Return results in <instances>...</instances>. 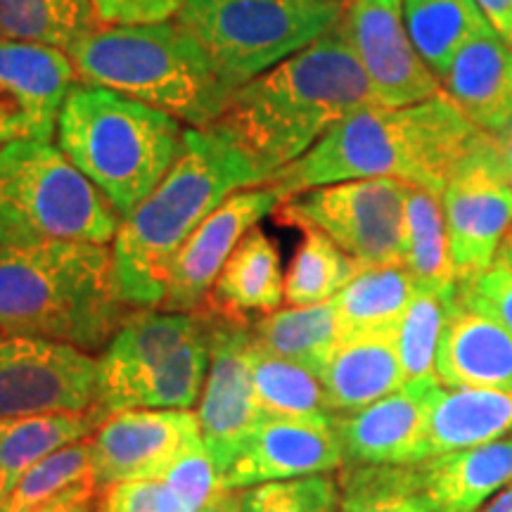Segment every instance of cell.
Wrapping results in <instances>:
<instances>
[{
    "label": "cell",
    "instance_id": "obj_43",
    "mask_svg": "<svg viewBox=\"0 0 512 512\" xmlns=\"http://www.w3.org/2000/svg\"><path fill=\"white\" fill-rule=\"evenodd\" d=\"M484 17L489 19L491 27L501 34L505 41L512 43V0H477Z\"/></svg>",
    "mask_w": 512,
    "mask_h": 512
},
{
    "label": "cell",
    "instance_id": "obj_32",
    "mask_svg": "<svg viewBox=\"0 0 512 512\" xmlns=\"http://www.w3.org/2000/svg\"><path fill=\"white\" fill-rule=\"evenodd\" d=\"M252 337L259 347L320 377L339 339L335 306L323 302L266 313L252 320Z\"/></svg>",
    "mask_w": 512,
    "mask_h": 512
},
{
    "label": "cell",
    "instance_id": "obj_23",
    "mask_svg": "<svg viewBox=\"0 0 512 512\" xmlns=\"http://www.w3.org/2000/svg\"><path fill=\"white\" fill-rule=\"evenodd\" d=\"M418 470L432 512H479L512 484V439L439 453Z\"/></svg>",
    "mask_w": 512,
    "mask_h": 512
},
{
    "label": "cell",
    "instance_id": "obj_27",
    "mask_svg": "<svg viewBox=\"0 0 512 512\" xmlns=\"http://www.w3.org/2000/svg\"><path fill=\"white\" fill-rule=\"evenodd\" d=\"M418 285L401 264L366 266L332 299L337 318V335H368L396 332Z\"/></svg>",
    "mask_w": 512,
    "mask_h": 512
},
{
    "label": "cell",
    "instance_id": "obj_46",
    "mask_svg": "<svg viewBox=\"0 0 512 512\" xmlns=\"http://www.w3.org/2000/svg\"><path fill=\"white\" fill-rule=\"evenodd\" d=\"M498 261H503L505 266L512 268V230H510L508 238H505L501 252H498Z\"/></svg>",
    "mask_w": 512,
    "mask_h": 512
},
{
    "label": "cell",
    "instance_id": "obj_18",
    "mask_svg": "<svg viewBox=\"0 0 512 512\" xmlns=\"http://www.w3.org/2000/svg\"><path fill=\"white\" fill-rule=\"evenodd\" d=\"M342 467L344 453L332 422L264 418L219 484L221 491H235L283 479L330 475Z\"/></svg>",
    "mask_w": 512,
    "mask_h": 512
},
{
    "label": "cell",
    "instance_id": "obj_30",
    "mask_svg": "<svg viewBox=\"0 0 512 512\" xmlns=\"http://www.w3.org/2000/svg\"><path fill=\"white\" fill-rule=\"evenodd\" d=\"M401 266L411 273L418 290H458L441 195L418 185L408 188L403 209Z\"/></svg>",
    "mask_w": 512,
    "mask_h": 512
},
{
    "label": "cell",
    "instance_id": "obj_1",
    "mask_svg": "<svg viewBox=\"0 0 512 512\" xmlns=\"http://www.w3.org/2000/svg\"><path fill=\"white\" fill-rule=\"evenodd\" d=\"M373 105H380L373 81L337 24L240 86L209 128L242 147L271 181L344 119Z\"/></svg>",
    "mask_w": 512,
    "mask_h": 512
},
{
    "label": "cell",
    "instance_id": "obj_19",
    "mask_svg": "<svg viewBox=\"0 0 512 512\" xmlns=\"http://www.w3.org/2000/svg\"><path fill=\"white\" fill-rule=\"evenodd\" d=\"M207 330V306L197 311H131L98 358V401L119 392L124 384L136 380L147 370L162 366L185 344L202 337Z\"/></svg>",
    "mask_w": 512,
    "mask_h": 512
},
{
    "label": "cell",
    "instance_id": "obj_10",
    "mask_svg": "<svg viewBox=\"0 0 512 512\" xmlns=\"http://www.w3.org/2000/svg\"><path fill=\"white\" fill-rule=\"evenodd\" d=\"M448 252L458 283L494 266L512 230V183L498 143L479 133L444 192Z\"/></svg>",
    "mask_w": 512,
    "mask_h": 512
},
{
    "label": "cell",
    "instance_id": "obj_36",
    "mask_svg": "<svg viewBox=\"0 0 512 512\" xmlns=\"http://www.w3.org/2000/svg\"><path fill=\"white\" fill-rule=\"evenodd\" d=\"M458 290L415 292L406 316H403L396 344L406 382H422L437 377V349L441 332H444L446 316L451 304L456 302ZM439 380V377H437Z\"/></svg>",
    "mask_w": 512,
    "mask_h": 512
},
{
    "label": "cell",
    "instance_id": "obj_48",
    "mask_svg": "<svg viewBox=\"0 0 512 512\" xmlns=\"http://www.w3.org/2000/svg\"><path fill=\"white\" fill-rule=\"evenodd\" d=\"M3 337H5V335H3V330H0V339H3Z\"/></svg>",
    "mask_w": 512,
    "mask_h": 512
},
{
    "label": "cell",
    "instance_id": "obj_47",
    "mask_svg": "<svg viewBox=\"0 0 512 512\" xmlns=\"http://www.w3.org/2000/svg\"><path fill=\"white\" fill-rule=\"evenodd\" d=\"M202 512H221V510H219V505H216V503H211L209 508H204Z\"/></svg>",
    "mask_w": 512,
    "mask_h": 512
},
{
    "label": "cell",
    "instance_id": "obj_17",
    "mask_svg": "<svg viewBox=\"0 0 512 512\" xmlns=\"http://www.w3.org/2000/svg\"><path fill=\"white\" fill-rule=\"evenodd\" d=\"M441 387L437 377L406 382L361 411L335 415L344 465H418L430 458L427 422Z\"/></svg>",
    "mask_w": 512,
    "mask_h": 512
},
{
    "label": "cell",
    "instance_id": "obj_42",
    "mask_svg": "<svg viewBox=\"0 0 512 512\" xmlns=\"http://www.w3.org/2000/svg\"><path fill=\"white\" fill-rule=\"evenodd\" d=\"M102 491L98 486H81V489L67 491L55 501L38 505L27 512H98V501Z\"/></svg>",
    "mask_w": 512,
    "mask_h": 512
},
{
    "label": "cell",
    "instance_id": "obj_34",
    "mask_svg": "<svg viewBox=\"0 0 512 512\" xmlns=\"http://www.w3.org/2000/svg\"><path fill=\"white\" fill-rule=\"evenodd\" d=\"M337 512H432L418 465H344Z\"/></svg>",
    "mask_w": 512,
    "mask_h": 512
},
{
    "label": "cell",
    "instance_id": "obj_6",
    "mask_svg": "<svg viewBox=\"0 0 512 512\" xmlns=\"http://www.w3.org/2000/svg\"><path fill=\"white\" fill-rule=\"evenodd\" d=\"M57 138L114 211L128 216L169 174L185 128L169 112L79 81L60 112Z\"/></svg>",
    "mask_w": 512,
    "mask_h": 512
},
{
    "label": "cell",
    "instance_id": "obj_20",
    "mask_svg": "<svg viewBox=\"0 0 512 512\" xmlns=\"http://www.w3.org/2000/svg\"><path fill=\"white\" fill-rule=\"evenodd\" d=\"M434 368L444 387L512 392V335L456 297L448 309Z\"/></svg>",
    "mask_w": 512,
    "mask_h": 512
},
{
    "label": "cell",
    "instance_id": "obj_44",
    "mask_svg": "<svg viewBox=\"0 0 512 512\" xmlns=\"http://www.w3.org/2000/svg\"><path fill=\"white\" fill-rule=\"evenodd\" d=\"M479 512H512V484L505 486L503 491H498Z\"/></svg>",
    "mask_w": 512,
    "mask_h": 512
},
{
    "label": "cell",
    "instance_id": "obj_26",
    "mask_svg": "<svg viewBox=\"0 0 512 512\" xmlns=\"http://www.w3.org/2000/svg\"><path fill=\"white\" fill-rule=\"evenodd\" d=\"M207 370L209 330L202 337L185 344L178 354L164 361L162 366L147 370L136 380L124 384L119 392L95 403L91 413L100 425L112 413L131 411V408H192L202 396Z\"/></svg>",
    "mask_w": 512,
    "mask_h": 512
},
{
    "label": "cell",
    "instance_id": "obj_35",
    "mask_svg": "<svg viewBox=\"0 0 512 512\" xmlns=\"http://www.w3.org/2000/svg\"><path fill=\"white\" fill-rule=\"evenodd\" d=\"M302 233L304 238L285 273V302L290 306L332 302L361 266L320 230L302 228Z\"/></svg>",
    "mask_w": 512,
    "mask_h": 512
},
{
    "label": "cell",
    "instance_id": "obj_11",
    "mask_svg": "<svg viewBox=\"0 0 512 512\" xmlns=\"http://www.w3.org/2000/svg\"><path fill=\"white\" fill-rule=\"evenodd\" d=\"M98 358L64 342L0 339V418L88 413L98 401Z\"/></svg>",
    "mask_w": 512,
    "mask_h": 512
},
{
    "label": "cell",
    "instance_id": "obj_33",
    "mask_svg": "<svg viewBox=\"0 0 512 512\" xmlns=\"http://www.w3.org/2000/svg\"><path fill=\"white\" fill-rule=\"evenodd\" d=\"M91 0H0V38L67 53L100 29Z\"/></svg>",
    "mask_w": 512,
    "mask_h": 512
},
{
    "label": "cell",
    "instance_id": "obj_7",
    "mask_svg": "<svg viewBox=\"0 0 512 512\" xmlns=\"http://www.w3.org/2000/svg\"><path fill=\"white\" fill-rule=\"evenodd\" d=\"M119 226L110 200L60 147L43 140L0 147V245H107Z\"/></svg>",
    "mask_w": 512,
    "mask_h": 512
},
{
    "label": "cell",
    "instance_id": "obj_21",
    "mask_svg": "<svg viewBox=\"0 0 512 512\" xmlns=\"http://www.w3.org/2000/svg\"><path fill=\"white\" fill-rule=\"evenodd\" d=\"M444 93L479 131L512 126V43L496 29L467 41L441 79Z\"/></svg>",
    "mask_w": 512,
    "mask_h": 512
},
{
    "label": "cell",
    "instance_id": "obj_16",
    "mask_svg": "<svg viewBox=\"0 0 512 512\" xmlns=\"http://www.w3.org/2000/svg\"><path fill=\"white\" fill-rule=\"evenodd\" d=\"M283 202L280 195L268 185H256L233 192L221 207L211 211L202 226L185 240L171 261L166 275V294L159 304L164 311H197L207 304L211 287L226 266L228 256L238 242L264 216L273 214Z\"/></svg>",
    "mask_w": 512,
    "mask_h": 512
},
{
    "label": "cell",
    "instance_id": "obj_8",
    "mask_svg": "<svg viewBox=\"0 0 512 512\" xmlns=\"http://www.w3.org/2000/svg\"><path fill=\"white\" fill-rule=\"evenodd\" d=\"M344 0H185L176 22L238 91L342 19Z\"/></svg>",
    "mask_w": 512,
    "mask_h": 512
},
{
    "label": "cell",
    "instance_id": "obj_24",
    "mask_svg": "<svg viewBox=\"0 0 512 512\" xmlns=\"http://www.w3.org/2000/svg\"><path fill=\"white\" fill-rule=\"evenodd\" d=\"M283 302L285 273L280 252L264 230L254 226L228 256L204 306L226 318L252 320L254 313L266 316L278 311Z\"/></svg>",
    "mask_w": 512,
    "mask_h": 512
},
{
    "label": "cell",
    "instance_id": "obj_40",
    "mask_svg": "<svg viewBox=\"0 0 512 512\" xmlns=\"http://www.w3.org/2000/svg\"><path fill=\"white\" fill-rule=\"evenodd\" d=\"M98 512H190L164 479L119 482L102 489Z\"/></svg>",
    "mask_w": 512,
    "mask_h": 512
},
{
    "label": "cell",
    "instance_id": "obj_38",
    "mask_svg": "<svg viewBox=\"0 0 512 512\" xmlns=\"http://www.w3.org/2000/svg\"><path fill=\"white\" fill-rule=\"evenodd\" d=\"M339 486L330 475L266 482L247 489L221 491V512H337Z\"/></svg>",
    "mask_w": 512,
    "mask_h": 512
},
{
    "label": "cell",
    "instance_id": "obj_9",
    "mask_svg": "<svg viewBox=\"0 0 512 512\" xmlns=\"http://www.w3.org/2000/svg\"><path fill=\"white\" fill-rule=\"evenodd\" d=\"M411 183L399 178H358L320 185L287 197L275 221L316 228L344 249L358 266L401 264L403 209Z\"/></svg>",
    "mask_w": 512,
    "mask_h": 512
},
{
    "label": "cell",
    "instance_id": "obj_12",
    "mask_svg": "<svg viewBox=\"0 0 512 512\" xmlns=\"http://www.w3.org/2000/svg\"><path fill=\"white\" fill-rule=\"evenodd\" d=\"M209 316V370L197 420H200L204 446L221 479L249 434L264 418L256 406L252 363H249L252 320L226 318L211 309Z\"/></svg>",
    "mask_w": 512,
    "mask_h": 512
},
{
    "label": "cell",
    "instance_id": "obj_14",
    "mask_svg": "<svg viewBox=\"0 0 512 512\" xmlns=\"http://www.w3.org/2000/svg\"><path fill=\"white\" fill-rule=\"evenodd\" d=\"M406 0H344L342 29L373 81L380 105L401 107L444 91L415 53L403 24Z\"/></svg>",
    "mask_w": 512,
    "mask_h": 512
},
{
    "label": "cell",
    "instance_id": "obj_37",
    "mask_svg": "<svg viewBox=\"0 0 512 512\" xmlns=\"http://www.w3.org/2000/svg\"><path fill=\"white\" fill-rule=\"evenodd\" d=\"M81 486H98L93 472L91 441L88 439L62 448V451L31 467L27 475L19 479L15 491L0 505V512H27L43 503L55 501L67 491L81 489Z\"/></svg>",
    "mask_w": 512,
    "mask_h": 512
},
{
    "label": "cell",
    "instance_id": "obj_5",
    "mask_svg": "<svg viewBox=\"0 0 512 512\" xmlns=\"http://www.w3.org/2000/svg\"><path fill=\"white\" fill-rule=\"evenodd\" d=\"M67 55L79 81L169 112L190 128L214 126L235 93L176 19L136 27L102 24Z\"/></svg>",
    "mask_w": 512,
    "mask_h": 512
},
{
    "label": "cell",
    "instance_id": "obj_13",
    "mask_svg": "<svg viewBox=\"0 0 512 512\" xmlns=\"http://www.w3.org/2000/svg\"><path fill=\"white\" fill-rule=\"evenodd\" d=\"M100 489L119 482L164 479L178 460L204 444L190 408H131L112 413L88 437Z\"/></svg>",
    "mask_w": 512,
    "mask_h": 512
},
{
    "label": "cell",
    "instance_id": "obj_2",
    "mask_svg": "<svg viewBox=\"0 0 512 512\" xmlns=\"http://www.w3.org/2000/svg\"><path fill=\"white\" fill-rule=\"evenodd\" d=\"M479 133L444 91L413 105H373L344 119L266 185L287 200L320 185L399 178L441 195Z\"/></svg>",
    "mask_w": 512,
    "mask_h": 512
},
{
    "label": "cell",
    "instance_id": "obj_25",
    "mask_svg": "<svg viewBox=\"0 0 512 512\" xmlns=\"http://www.w3.org/2000/svg\"><path fill=\"white\" fill-rule=\"evenodd\" d=\"M512 430V392L441 387L427 422L432 456L491 444Z\"/></svg>",
    "mask_w": 512,
    "mask_h": 512
},
{
    "label": "cell",
    "instance_id": "obj_39",
    "mask_svg": "<svg viewBox=\"0 0 512 512\" xmlns=\"http://www.w3.org/2000/svg\"><path fill=\"white\" fill-rule=\"evenodd\" d=\"M458 299L472 311L494 318L512 335V268L494 261L475 278L458 283Z\"/></svg>",
    "mask_w": 512,
    "mask_h": 512
},
{
    "label": "cell",
    "instance_id": "obj_41",
    "mask_svg": "<svg viewBox=\"0 0 512 512\" xmlns=\"http://www.w3.org/2000/svg\"><path fill=\"white\" fill-rule=\"evenodd\" d=\"M95 15L105 27H136V24L171 22L185 0H91Z\"/></svg>",
    "mask_w": 512,
    "mask_h": 512
},
{
    "label": "cell",
    "instance_id": "obj_3",
    "mask_svg": "<svg viewBox=\"0 0 512 512\" xmlns=\"http://www.w3.org/2000/svg\"><path fill=\"white\" fill-rule=\"evenodd\" d=\"M268 176L233 140L214 128H188L183 150L112 240L114 280L121 302L159 309L166 275L185 240L233 192L266 185Z\"/></svg>",
    "mask_w": 512,
    "mask_h": 512
},
{
    "label": "cell",
    "instance_id": "obj_29",
    "mask_svg": "<svg viewBox=\"0 0 512 512\" xmlns=\"http://www.w3.org/2000/svg\"><path fill=\"white\" fill-rule=\"evenodd\" d=\"M403 24L415 53L439 81L467 41L494 29L477 0H406Z\"/></svg>",
    "mask_w": 512,
    "mask_h": 512
},
{
    "label": "cell",
    "instance_id": "obj_45",
    "mask_svg": "<svg viewBox=\"0 0 512 512\" xmlns=\"http://www.w3.org/2000/svg\"><path fill=\"white\" fill-rule=\"evenodd\" d=\"M494 138L498 143V150H501L505 169H508V176H510V183H512V126L505 128L503 133H498V136H494Z\"/></svg>",
    "mask_w": 512,
    "mask_h": 512
},
{
    "label": "cell",
    "instance_id": "obj_31",
    "mask_svg": "<svg viewBox=\"0 0 512 512\" xmlns=\"http://www.w3.org/2000/svg\"><path fill=\"white\" fill-rule=\"evenodd\" d=\"M249 363H252V382L261 418L304 422L335 420L323 382L309 368L271 354L259 347L254 337L249 347Z\"/></svg>",
    "mask_w": 512,
    "mask_h": 512
},
{
    "label": "cell",
    "instance_id": "obj_22",
    "mask_svg": "<svg viewBox=\"0 0 512 512\" xmlns=\"http://www.w3.org/2000/svg\"><path fill=\"white\" fill-rule=\"evenodd\" d=\"M396 332L337 339V347L320 373L332 413H356L406 384Z\"/></svg>",
    "mask_w": 512,
    "mask_h": 512
},
{
    "label": "cell",
    "instance_id": "obj_28",
    "mask_svg": "<svg viewBox=\"0 0 512 512\" xmlns=\"http://www.w3.org/2000/svg\"><path fill=\"white\" fill-rule=\"evenodd\" d=\"M95 427L98 422L91 411L0 418V505L31 467L88 439Z\"/></svg>",
    "mask_w": 512,
    "mask_h": 512
},
{
    "label": "cell",
    "instance_id": "obj_15",
    "mask_svg": "<svg viewBox=\"0 0 512 512\" xmlns=\"http://www.w3.org/2000/svg\"><path fill=\"white\" fill-rule=\"evenodd\" d=\"M76 79L64 50L0 38V147L17 140L50 143Z\"/></svg>",
    "mask_w": 512,
    "mask_h": 512
},
{
    "label": "cell",
    "instance_id": "obj_4",
    "mask_svg": "<svg viewBox=\"0 0 512 512\" xmlns=\"http://www.w3.org/2000/svg\"><path fill=\"white\" fill-rule=\"evenodd\" d=\"M112 249L98 242L0 245V330L102 351L128 316Z\"/></svg>",
    "mask_w": 512,
    "mask_h": 512
}]
</instances>
